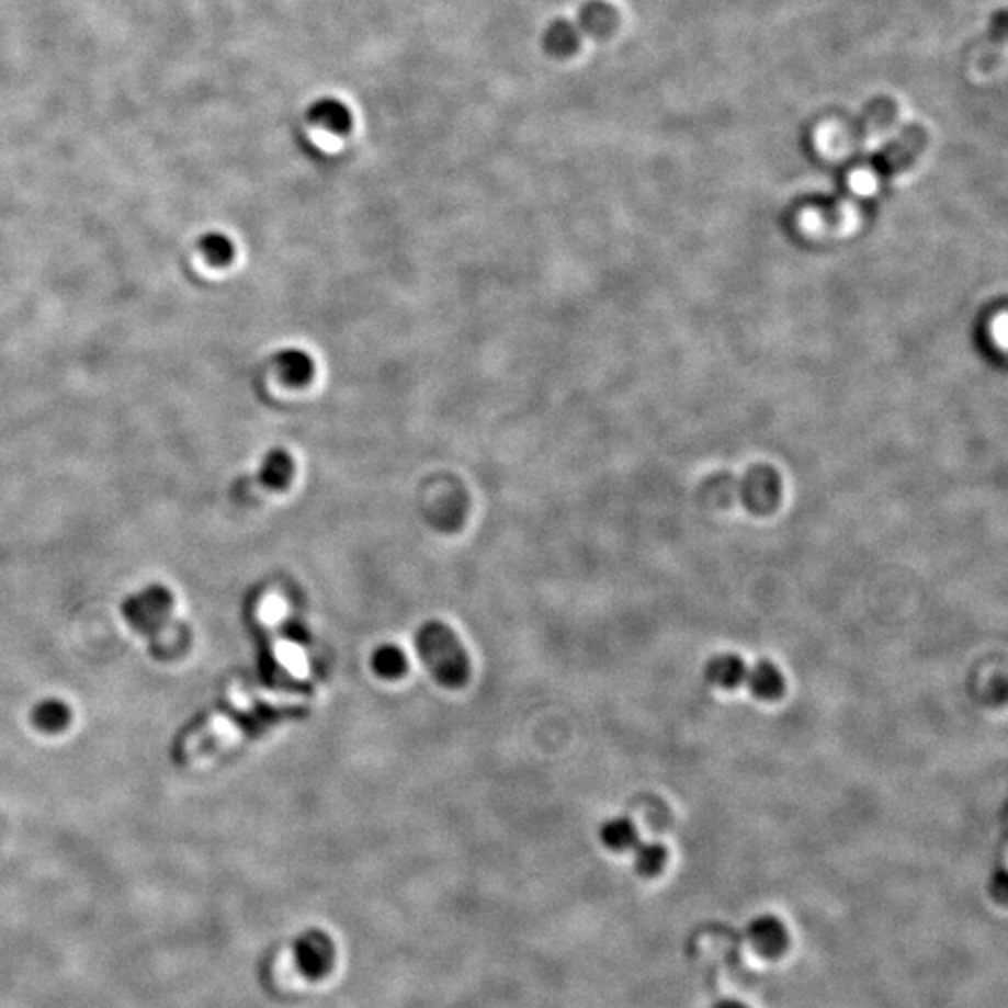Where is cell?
Segmentation results:
<instances>
[{
	"label": "cell",
	"instance_id": "cell-1",
	"mask_svg": "<svg viewBox=\"0 0 1008 1008\" xmlns=\"http://www.w3.org/2000/svg\"><path fill=\"white\" fill-rule=\"evenodd\" d=\"M415 646L435 682L449 689L464 688L469 682V656L456 632L445 622L422 624L415 635Z\"/></svg>",
	"mask_w": 1008,
	"mask_h": 1008
},
{
	"label": "cell",
	"instance_id": "cell-2",
	"mask_svg": "<svg viewBox=\"0 0 1008 1008\" xmlns=\"http://www.w3.org/2000/svg\"><path fill=\"white\" fill-rule=\"evenodd\" d=\"M295 964L310 981H320L332 971L337 951L335 943L321 930H308L297 938L294 945Z\"/></svg>",
	"mask_w": 1008,
	"mask_h": 1008
},
{
	"label": "cell",
	"instance_id": "cell-3",
	"mask_svg": "<svg viewBox=\"0 0 1008 1008\" xmlns=\"http://www.w3.org/2000/svg\"><path fill=\"white\" fill-rule=\"evenodd\" d=\"M927 143L928 135L925 127H906L895 140H891L890 145L877 154L874 159L876 169L885 175L901 174L902 170L909 169L915 159L921 156Z\"/></svg>",
	"mask_w": 1008,
	"mask_h": 1008
},
{
	"label": "cell",
	"instance_id": "cell-4",
	"mask_svg": "<svg viewBox=\"0 0 1008 1008\" xmlns=\"http://www.w3.org/2000/svg\"><path fill=\"white\" fill-rule=\"evenodd\" d=\"M747 936L751 945L766 959L781 956L789 947V932L773 915L757 917L747 928Z\"/></svg>",
	"mask_w": 1008,
	"mask_h": 1008
},
{
	"label": "cell",
	"instance_id": "cell-5",
	"mask_svg": "<svg viewBox=\"0 0 1008 1008\" xmlns=\"http://www.w3.org/2000/svg\"><path fill=\"white\" fill-rule=\"evenodd\" d=\"M307 120L313 126L321 127L335 135H348L353 127V114L344 101L337 98H321L308 107Z\"/></svg>",
	"mask_w": 1008,
	"mask_h": 1008
},
{
	"label": "cell",
	"instance_id": "cell-6",
	"mask_svg": "<svg viewBox=\"0 0 1008 1008\" xmlns=\"http://www.w3.org/2000/svg\"><path fill=\"white\" fill-rule=\"evenodd\" d=\"M582 32L576 21L557 20L544 32V49L552 57L564 58L574 55L581 45Z\"/></svg>",
	"mask_w": 1008,
	"mask_h": 1008
},
{
	"label": "cell",
	"instance_id": "cell-7",
	"mask_svg": "<svg viewBox=\"0 0 1008 1008\" xmlns=\"http://www.w3.org/2000/svg\"><path fill=\"white\" fill-rule=\"evenodd\" d=\"M32 725L42 734H63L68 730L73 714L68 704L57 699L42 701L34 706L31 714Z\"/></svg>",
	"mask_w": 1008,
	"mask_h": 1008
},
{
	"label": "cell",
	"instance_id": "cell-8",
	"mask_svg": "<svg viewBox=\"0 0 1008 1008\" xmlns=\"http://www.w3.org/2000/svg\"><path fill=\"white\" fill-rule=\"evenodd\" d=\"M616 23H619V15L614 12V8L609 7L605 2H600V0L587 2L581 8L576 21V25L579 26V31L582 34H589V36H596V38H603V36L611 34Z\"/></svg>",
	"mask_w": 1008,
	"mask_h": 1008
},
{
	"label": "cell",
	"instance_id": "cell-9",
	"mask_svg": "<svg viewBox=\"0 0 1008 1008\" xmlns=\"http://www.w3.org/2000/svg\"><path fill=\"white\" fill-rule=\"evenodd\" d=\"M276 366L281 370V376L292 385H307L313 382L316 374V361L308 351L301 348H288L282 350L275 358Z\"/></svg>",
	"mask_w": 1008,
	"mask_h": 1008
},
{
	"label": "cell",
	"instance_id": "cell-10",
	"mask_svg": "<svg viewBox=\"0 0 1008 1008\" xmlns=\"http://www.w3.org/2000/svg\"><path fill=\"white\" fill-rule=\"evenodd\" d=\"M704 675L717 688L734 689L746 680L747 667L736 654H720L706 664Z\"/></svg>",
	"mask_w": 1008,
	"mask_h": 1008
},
{
	"label": "cell",
	"instance_id": "cell-11",
	"mask_svg": "<svg viewBox=\"0 0 1008 1008\" xmlns=\"http://www.w3.org/2000/svg\"><path fill=\"white\" fill-rule=\"evenodd\" d=\"M746 680L752 695H757L758 699L773 701L783 695V675L771 661H758L755 667L747 669Z\"/></svg>",
	"mask_w": 1008,
	"mask_h": 1008
},
{
	"label": "cell",
	"instance_id": "cell-12",
	"mask_svg": "<svg viewBox=\"0 0 1008 1008\" xmlns=\"http://www.w3.org/2000/svg\"><path fill=\"white\" fill-rule=\"evenodd\" d=\"M295 473V462L292 454L282 449H275L271 451L268 456L263 457L262 469H260V478L265 486H270L273 489L286 488L292 478H294Z\"/></svg>",
	"mask_w": 1008,
	"mask_h": 1008
},
{
	"label": "cell",
	"instance_id": "cell-13",
	"mask_svg": "<svg viewBox=\"0 0 1008 1008\" xmlns=\"http://www.w3.org/2000/svg\"><path fill=\"white\" fill-rule=\"evenodd\" d=\"M601 842L614 850V852H626L639 845V834L637 827L633 826L630 818H613L605 822L601 827Z\"/></svg>",
	"mask_w": 1008,
	"mask_h": 1008
},
{
	"label": "cell",
	"instance_id": "cell-14",
	"mask_svg": "<svg viewBox=\"0 0 1008 1008\" xmlns=\"http://www.w3.org/2000/svg\"><path fill=\"white\" fill-rule=\"evenodd\" d=\"M408 658L400 646L383 645L372 656V669L383 680H400L408 672Z\"/></svg>",
	"mask_w": 1008,
	"mask_h": 1008
},
{
	"label": "cell",
	"instance_id": "cell-15",
	"mask_svg": "<svg viewBox=\"0 0 1008 1008\" xmlns=\"http://www.w3.org/2000/svg\"><path fill=\"white\" fill-rule=\"evenodd\" d=\"M667 850L659 842H646L635 846V869L643 876H654L664 869Z\"/></svg>",
	"mask_w": 1008,
	"mask_h": 1008
},
{
	"label": "cell",
	"instance_id": "cell-16",
	"mask_svg": "<svg viewBox=\"0 0 1008 1008\" xmlns=\"http://www.w3.org/2000/svg\"><path fill=\"white\" fill-rule=\"evenodd\" d=\"M896 114L895 101L887 100V98H880V100L872 101L871 105L867 107L863 116H861V126L863 129H880V127L887 126L893 122Z\"/></svg>",
	"mask_w": 1008,
	"mask_h": 1008
},
{
	"label": "cell",
	"instance_id": "cell-17",
	"mask_svg": "<svg viewBox=\"0 0 1008 1008\" xmlns=\"http://www.w3.org/2000/svg\"><path fill=\"white\" fill-rule=\"evenodd\" d=\"M206 251L217 262H228L234 257V245L225 236H212L206 239Z\"/></svg>",
	"mask_w": 1008,
	"mask_h": 1008
},
{
	"label": "cell",
	"instance_id": "cell-18",
	"mask_svg": "<svg viewBox=\"0 0 1008 1008\" xmlns=\"http://www.w3.org/2000/svg\"><path fill=\"white\" fill-rule=\"evenodd\" d=\"M714 1008H749L744 1003L739 1001H721L720 1005H715Z\"/></svg>",
	"mask_w": 1008,
	"mask_h": 1008
}]
</instances>
